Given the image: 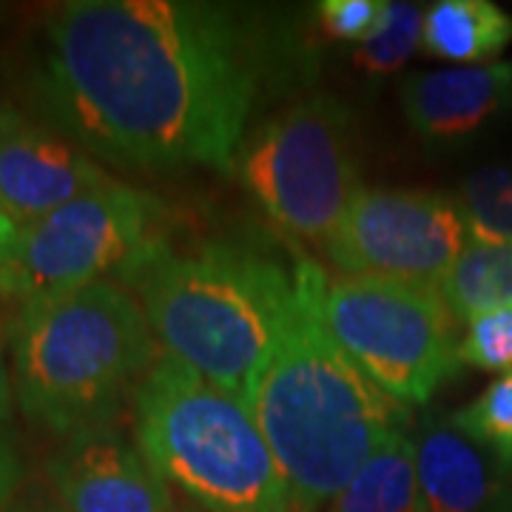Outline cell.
Wrapping results in <instances>:
<instances>
[{
	"label": "cell",
	"instance_id": "6da1fadb",
	"mask_svg": "<svg viewBox=\"0 0 512 512\" xmlns=\"http://www.w3.org/2000/svg\"><path fill=\"white\" fill-rule=\"evenodd\" d=\"M285 52L251 9L205 0H69L20 49V100L94 160L234 168Z\"/></svg>",
	"mask_w": 512,
	"mask_h": 512
},
{
	"label": "cell",
	"instance_id": "7a4b0ae2",
	"mask_svg": "<svg viewBox=\"0 0 512 512\" xmlns=\"http://www.w3.org/2000/svg\"><path fill=\"white\" fill-rule=\"evenodd\" d=\"M328 274L293 256V305L251 413L288 484L291 512L336 501L393 430L410 427V407L387 399L330 333Z\"/></svg>",
	"mask_w": 512,
	"mask_h": 512
},
{
	"label": "cell",
	"instance_id": "3957f363",
	"mask_svg": "<svg viewBox=\"0 0 512 512\" xmlns=\"http://www.w3.org/2000/svg\"><path fill=\"white\" fill-rule=\"evenodd\" d=\"M120 285L137 293L165 356L251 407L293 305V259L242 242H205L197 251L154 245Z\"/></svg>",
	"mask_w": 512,
	"mask_h": 512
},
{
	"label": "cell",
	"instance_id": "277c9868",
	"mask_svg": "<svg viewBox=\"0 0 512 512\" xmlns=\"http://www.w3.org/2000/svg\"><path fill=\"white\" fill-rule=\"evenodd\" d=\"M6 339L20 413L60 439L114 424L163 356L117 279L20 305Z\"/></svg>",
	"mask_w": 512,
	"mask_h": 512
},
{
	"label": "cell",
	"instance_id": "5b68a950",
	"mask_svg": "<svg viewBox=\"0 0 512 512\" xmlns=\"http://www.w3.org/2000/svg\"><path fill=\"white\" fill-rule=\"evenodd\" d=\"M134 441L168 487L208 512H291L288 484L251 407L174 356L134 393Z\"/></svg>",
	"mask_w": 512,
	"mask_h": 512
},
{
	"label": "cell",
	"instance_id": "8992f818",
	"mask_svg": "<svg viewBox=\"0 0 512 512\" xmlns=\"http://www.w3.org/2000/svg\"><path fill=\"white\" fill-rule=\"evenodd\" d=\"M231 171L282 234L325 245L362 194L353 114L330 94L291 103L242 140Z\"/></svg>",
	"mask_w": 512,
	"mask_h": 512
},
{
	"label": "cell",
	"instance_id": "52a82bcc",
	"mask_svg": "<svg viewBox=\"0 0 512 512\" xmlns=\"http://www.w3.org/2000/svg\"><path fill=\"white\" fill-rule=\"evenodd\" d=\"M325 319L350 362L402 407L427 404L461 370L458 319L441 291L379 276H336Z\"/></svg>",
	"mask_w": 512,
	"mask_h": 512
},
{
	"label": "cell",
	"instance_id": "ba28073f",
	"mask_svg": "<svg viewBox=\"0 0 512 512\" xmlns=\"http://www.w3.org/2000/svg\"><path fill=\"white\" fill-rule=\"evenodd\" d=\"M168 208L154 194L106 180L49 217L18 231L15 251L0 268V296L18 305L109 282L168 242Z\"/></svg>",
	"mask_w": 512,
	"mask_h": 512
},
{
	"label": "cell",
	"instance_id": "9c48e42d",
	"mask_svg": "<svg viewBox=\"0 0 512 512\" xmlns=\"http://www.w3.org/2000/svg\"><path fill=\"white\" fill-rule=\"evenodd\" d=\"M453 197L413 188H362L325 242L342 276H379L441 291L467 245Z\"/></svg>",
	"mask_w": 512,
	"mask_h": 512
},
{
	"label": "cell",
	"instance_id": "30bf717a",
	"mask_svg": "<svg viewBox=\"0 0 512 512\" xmlns=\"http://www.w3.org/2000/svg\"><path fill=\"white\" fill-rule=\"evenodd\" d=\"M46 476L66 512H174L171 487L117 424L63 441Z\"/></svg>",
	"mask_w": 512,
	"mask_h": 512
},
{
	"label": "cell",
	"instance_id": "8fae6325",
	"mask_svg": "<svg viewBox=\"0 0 512 512\" xmlns=\"http://www.w3.org/2000/svg\"><path fill=\"white\" fill-rule=\"evenodd\" d=\"M106 180L111 174L92 154L40 123L20 128L0 146V214L18 228L49 217Z\"/></svg>",
	"mask_w": 512,
	"mask_h": 512
},
{
	"label": "cell",
	"instance_id": "7c38bea8",
	"mask_svg": "<svg viewBox=\"0 0 512 512\" xmlns=\"http://www.w3.org/2000/svg\"><path fill=\"white\" fill-rule=\"evenodd\" d=\"M421 512H490L512 493V464L430 413L413 433Z\"/></svg>",
	"mask_w": 512,
	"mask_h": 512
},
{
	"label": "cell",
	"instance_id": "4fadbf2b",
	"mask_svg": "<svg viewBox=\"0 0 512 512\" xmlns=\"http://www.w3.org/2000/svg\"><path fill=\"white\" fill-rule=\"evenodd\" d=\"M402 109L410 128L433 146H450L512 109V63L450 66L404 77Z\"/></svg>",
	"mask_w": 512,
	"mask_h": 512
},
{
	"label": "cell",
	"instance_id": "5bb4252c",
	"mask_svg": "<svg viewBox=\"0 0 512 512\" xmlns=\"http://www.w3.org/2000/svg\"><path fill=\"white\" fill-rule=\"evenodd\" d=\"M512 43V15L493 0H439L424 12L421 49L456 66L495 63Z\"/></svg>",
	"mask_w": 512,
	"mask_h": 512
},
{
	"label": "cell",
	"instance_id": "9a60e30c",
	"mask_svg": "<svg viewBox=\"0 0 512 512\" xmlns=\"http://www.w3.org/2000/svg\"><path fill=\"white\" fill-rule=\"evenodd\" d=\"M333 512H421L416 453L407 430H393L336 495Z\"/></svg>",
	"mask_w": 512,
	"mask_h": 512
},
{
	"label": "cell",
	"instance_id": "2e32d148",
	"mask_svg": "<svg viewBox=\"0 0 512 512\" xmlns=\"http://www.w3.org/2000/svg\"><path fill=\"white\" fill-rule=\"evenodd\" d=\"M441 296L464 325L478 313L512 305V242L467 239Z\"/></svg>",
	"mask_w": 512,
	"mask_h": 512
},
{
	"label": "cell",
	"instance_id": "e0dca14e",
	"mask_svg": "<svg viewBox=\"0 0 512 512\" xmlns=\"http://www.w3.org/2000/svg\"><path fill=\"white\" fill-rule=\"evenodd\" d=\"M456 205L467 237L484 242H512V165H490L464 177Z\"/></svg>",
	"mask_w": 512,
	"mask_h": 512
},
{
	"label": "cell",
	"instance_id": "ac0fdd59",
	"mask_svg": "<svg viewBox=\"0 0 512 512\" xmlns=\"http://www.w3.org/2000/svg\"><path fill=\"white\" fill-rule=\"evenodd\" d=\"M421 32L424 12L419 6L407 0H393L384 9L382 26L376 29V35L356 46V63L376 77L399 72L421 46Z\"/></svg>",
	"mask_w": 512,
	"mask_h": 512
},
{
	"label": "cell",
	"instance_id": "d6986e66",
	"mask_svg": "<svg viewBox=\"0 0 512 512\" xmlns=\"http://www.w3.org/2000/svg\"><path fill=\"white\" fill-rule=\"evenodd\" d=\"M461 433L512 464V373L487 384L467 407L453 413Z\"/></svg>",
	"mask_w": 512,
	"mask_h": 512
},
{
	"label": "cell",
	"instance_id": "ffe728a7",
	"mask_svg": "<svg viewBox=\"0 0 512 512\" xmlns=\"http://www.w3.org/2000/svg\"><path fill=\"white\" fill-rule=\"evenodd\" d=\"M458 356L464 367L498 376L512 373V305L473 316L461 336Z\"/></svg>",
	"mask_w": 512,
	"mask_h": 512
},
{
	"label": "cell",
	"instance_id": "44dd1931",
	"mask_svg": "<svg viewBox=\"0 0 512 512\" xmlns=\"http://www.w3.org/2000/svg\"><path fill=\"white\" fill-rule=\"evenodd\" d=\"M384 0H325L316 6L319 23L330 37L348 40V43H365L367 37L376 35L382 26Z\"/></svg>",
	"mask_w": 512,
	"mask_h": 512
},
{
	"label": "cell",
	"instance_id": "7402d4cb",
	"mask_svg": "<svg viewBox=\"0 0 512 512\" xmlns=\"http://www.w3.org/2000/svg\"><path fill=\"white\" fill-rule=\"evenodd\" d=\"M20 478H23V464H20L18 447L0 427V512H9L12 501L18 498Z\"/></svg>",
	"mask_w": 512,
	"mask_h": 512
},
{
	"label": "cell",
	"instance_id": "603a6c76",
	"mask_svg": "<svg viewBox=\"0 0 512 512\" xmlns=\"http://www.w3.org/2000/svg\"><path fill=\"white\" fill-rule=\"evenodd\" d=\"M9 512H66V507L60 504V498L55 490H43V487H32L26 495H18L12 501Z\"/></svg>",
	"mask_w": 512,
	"mask_h": 512
},
{
	"label": "cell",
	"instance_id": "cb8c5ba5",
	"mask_svg": "<svg viewBox=\"0 0 512 512\" xmlns=\"http://www.w3.org/2000/svg\"><path fill=\"white\" fill-rule=\"evenodd\" d=\"M6 333L0 328V427L12 416V402H15V387H12V367L6 356Z\"/></svg>",
	"mask_w": 512,
	"mask_h": 512
},
{
	"label": "cell",
	"instance_id": "d4e9b609",
	"mask_svg": "<svg viewBox=\"0 0 512 512\" xmlns=\"http://www.w3.org/2000/svg\"><path fill=\"white\" fill-rule=\"evenodd\" d=\"M29 123H32V120L26 117V111L18 109V106H12V103H0V146H3L6 140H12L20 128H26Z\"/></svg>",
	"mask_w": 512,
	"mask_h": 512
},
{
	"label": "cell",
	"instance_id": "484cf974",
	"mask_svg": "<svg viewBox=\"0 0 512 512\" xmlns=\"http://www.w3.org/2000/svg\"><path fill=\"white\" fill-rule=\"evenodd\" d=\"M18 225L12 220H6L3 214H0V268L9 262V256L15 251V242H18Z\"/></svg>",
	"mask_w": 512,
	"mask_h": 512
},
{
	"label": "cell",
	"instance_id": "4316f807",
	"mask_svg": "<svg viewBox=\"0 0 512 512\" xmlns=\"http://www.w3.org/2000/svg\"><path fill=\"white\" fill-rule=\"evenodd\" d=\"M490 512H512V493L507 495V498H504V501H501V504H498V507Z\"/></svg>",
	"mask_w": 512,
	"mask_h": 512
}]
</instances>
